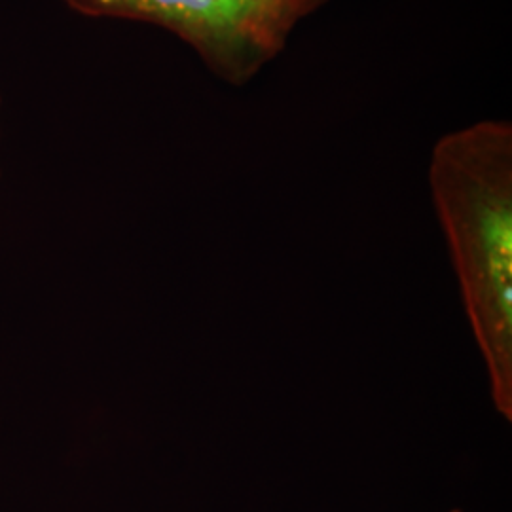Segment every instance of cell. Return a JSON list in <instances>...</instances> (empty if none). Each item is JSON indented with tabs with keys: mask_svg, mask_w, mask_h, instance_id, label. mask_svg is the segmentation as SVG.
<instances>
[{
	"mask_svg": "<svg viewBox=\"0 0 512 512\" xmlns=\"http://www.w3.org/2000/svg\"><path fill=\"white\" fill-rule=\"evenodd\" d=\"M429 186L484 359L495 410L512 421V128L484 120L433 148Z\"/></svg>",
	"mask_w": 512,
	"mask_h": 512,
	"instance_id": "obj_1",
	"label": "cell"
},
{
	"mask_svg": "<svg viewBox=\"0 0 512 512\" xmlns=\"http://www.w3.org/2000/svg\"><path fill=\"white\" fill-rule=\"evenodd\" d=\"M88 18L164 29L220 80L243 86L281 54L300 25L330 0H61Z\"/></svg>",
	"mask_w": 512,
	"mask_h": 512,
	"instance_id": "obj_2",
	"label": "cell"
},
{
	"mask_svg": "<svg viewBox=\"0 0 512 512\" xmlns=\"http://www.w3.org/2000/svg\"><path fill=\"white\" fill-rule=\"evenodd\" d=\"M0 137H2V92H0ZM2 173V169H0Z\"/></svg>",
	"mask_w": 512,
	"mask_h": 512,
	"instance_id": "obj_3",
	"label": "cell"
},
{
	"mask_svg": "<svg viewBox=\"0 0 512 512\" xmlns=\"http://www.w3.org/2000/svg\"><path fill=\"white\" fill-rule=\"evenodd\" d=\"M450 512H463V511H459V509H456V511H450Z\"/></svg>",
	"mask_w": 512,
	"mask_h": 512,
	"instance_id": "obj_4",
	"label": "cell"
}]
</instances>
